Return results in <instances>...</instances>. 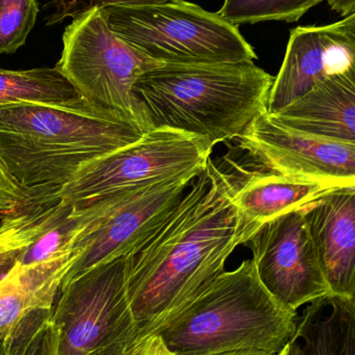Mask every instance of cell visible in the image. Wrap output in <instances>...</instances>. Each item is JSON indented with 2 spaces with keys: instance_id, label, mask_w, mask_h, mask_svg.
<instances>
[{
  "instance_id": "cell-1",
  "label": "cell",
  "mask_w": 355,
  "mask_h": 355,
  "mask_svg": "<svg viewBox=\"0 0 355 355\" xmlns=\"http://www.w3.org/2000/svg\"><path fill=\"white\" fill-rule=\"evenodd\" d=\"M233 177L210 158L164 225L126 257L139 339L177 318L225 272L234 250L260 229L240 214Z\"/></svg>"
},
{
  "instance_id": "cell-2",
  "label": "cell",
  "mask_w": 355,
  "mask_h": 355,
  "mask_svg": "<svg viewBox=\"0 0 355 355\" xmlns=\"http://www.w3.org/2000/svg\"><path fill=\"white\" fill-rule=\"evenodd\" d=\"M275 77L250 62L162 64L135 83L150 128L181 131L207 141L237 139L263 112Z\"/></svg>"
},
{
  "instance_id": "cell-3",
  "label": "cell",
  "mask_w": 355,
  "mask_h": 355,
  "mask_svg": "<svg viewBox=\"0 0 355 355\" xmlns=\"http://www.w3.org/2000/svg\"><path fill=\"white\" fill-rule=\"evenodd\" d=\"M146 132L125 116L92 105L0 106V157L26 188L62 187L83 166Z\"/></svg>"
},
{
  "instance_id": "cell-4",
  "label": "cell",
  "mask_w": 355,
  "mask_h": 355,
  "mask_svg": "<svg viewBox=\"0 0 355 355\" xmlns=\"http://www.w3.org/2000/svg\"><path fill=\"white\" fill-rule=\"evenodd\" d=\"M297 312L261 283L252 259L221 273L177 318L156 331L174 355L257 350L279 355L291 341Z\"/></svg>"
},
{
  "instance_id": "cell-5",
  "label": "cell",
  "mask_w": 355,
  "mask_h": 355,
  "mask_svg": "<svg viewBox=\"0 0 355 355\" xmlns=\"http://www.w3.org/2000/svg\"><path fill=\"white\" fill-rule=\"evenodd\" d=\"M123 41L164 64H214L257 60L239 26L185 0L102 8Z\"/></svg>"
},
{
  "instance_id": "cell-6",
  "label": "cell",
  "mask_w": 355,
  "mask_h": 355,
  "mask_svg": "<svg viewBox=\"0 0 355 355\" xmlns=\"http://www.w3.org/2000/svg\"><path fill=\"white\" fill-rule=\"evenodd\" d=\"M62 58L56 67L83 99L151 130L135 95L141 75L162 66L118 37L102 8L89 10L64 29Z\"/></svg>"
},
{
  "instance_id": "cell-7",
  "label": "cell",
  "mask_w": 355,
  "mask_h": 355,
  "mask_svg": "<svg viewBox=\"0 0 355 355\" xmlns=\"http://www.w3.org/2000/svg\"><path fill=\"white\" fill-rule=\"evenodd\" d=\"M212 149L207 141L181 131L151 129L139 141L83 166L55 194L62 202L85 208L153 184L196 179L206 168Z\"/></svg>"
},
{
  "instance_id": "cell-8",
  "label": "cell",
  "mask_w": 355,
  "mask_h": 355,
  "mask_svg": "<svg viewBox=\"0 0 355 355\" xmlns=\"http://www.w3.org/2000/svg\"><path fill=\"white\" fill-rule=\"evenodd\" d=\"M126 257L102 263L60 288L52 308L58 355L129 347L139 329L129 300Z\"/></svg>"
},
{
  "instance_id": "cell-9",
  "label": "cell",
  "mask_w": 355,
  "mask_h": 355,
  "mask_svg": "<svg viewBox=\"0 0 355 355\" xmlns=\"http://www.w3.org/2000/svg\"><path fill=\"white\" fill-rule=\"evenodd\" d=\"M193 180H170L99 200V214L75 242L77 258L62 287L97 265L139 250L168 220Z\"/></svg>"
},
{
  "instance_id": "cell-10",
  "label": "cell",
  "mask_w": 355,
  "mask_h": 355,
  "mask_svg": "<svg viewBox=\"0 0 355 355\" xmlns=\"http://www.w3.org/2000/svg\"><path fill=\"white\" fill-rule=\"evenodd\" d=\"M265 289L285 308L331 294L311 235L306 206L264 223L246 243Z\"/></svg>"
},
{
  "instance_id": "cell-11",
  "label": "cell",
  "mask_w": 355,
  "mask_h": 355,
  "mask_svg": "<svg viewBox=\"0 0 355 355\" xmlns=\"http://www.w3.org/2000/svg\"><path fill=\"white\" fill-rule=\"evenodd\" d=\"M260 170L284 176L355 187V145L314 137L279 124L266 112L237 137Z\"/></svg>"
},
{
  "instance_id": "cell-12",
  "label": "cell",
  "mask_w": 355,
  "mask_h": 355,
  "mask_svg": "<svg viewBox=\"0 0 355 355\" xmlns=\"http://www.w3.org/2000/svg\"><path fill=\"white\" fill-rule=\"evenodd\" d=\"M354 66L355 44L338 22L295 27L290 33L283 64L269 93L267 114H277L321 81Z\"/></svg>"
},
{
  "instance_id": "cell-13",
  "label": "cell",
  "mask_w": 355,
  "mask_h": 355,
  "mask_svg": "<svg viewBox=\"0 0 355 355\" xmlns=\"http://www.w3.org/2000/svg\"><path fill=\"white\" fill-rule=\"evenodd\" d=\"M311 235L331 294L355 297V187L306 205Z\"/></svg>"
},
{
  "instance_id": "cell-14",
  "label": "cell",
  "mask_w": 355,
  "mask_h": 355,
  "mask_svg": "<svg viewBox=\"0 0 355 355\" xmlns=\"http://www.w3.org/2000/svg\"><path fill=\"white\" fill-rule=\"evenodd\" d=\"M269 116L300 132L355 145V66Z\"/></svg>"
},
{
  "instance_id": "cell-15",
  "label": "cell",
  "mask_w": 355,
  "mask_h": 355,
  "mask_svg": "<svg viewBox=\"0 0 355 355\" xmlns=\"http://www.w3.org/2000/svg\"><path fill=\"white\" fill-rule=\"evenodd\" d=\"M76 257L75 252L31 266L15 265L0 281V335H8L29 313L53 308Z\"/></svg>"
},
{
  "instance_id": "cell-16",
  "label": "cell",
  "mask_w": 355,
  "mask_h": 355,
  "mask_svg": "<svg viewBox=\"0 0 355 355\" xmlns=\"http://www.w3.org/2000/svg\"><path fill=\"white\" fill-rule=\"evenodd\" d=\"M338 188L259 168L237 182L234 202L244 218L262 227Z\"/></svg>"
},
{
  "instance_id": "cell-17",
  "label": "cell",
  "mask_w": 355,
  "mask_h": 355,
  "mask_svg": "<svg viewBox=\"0 0 355 355\" xmlns=\"http://www.w3.org/2000/svg\"><path fill=\"white\" fill-rule=\"evenodd\" d=\"M295 355H355V304L329 294L302 311L291 339Z\"/></svg>"
},
{
  "instance_id": "cell-18",
  "label": "cell",
  "mask_w": 355,
  "mask_h": 355,
  "mask_svg": "<svg viewBox=\"0 0 355 355\" xmlns=\"http://www.w3.org/2000/svg\"><path fill=\"white\" fill-rule=\"evenodd\" d=\"M23 103L66 108L91 105L56 66L22 71L0 69V106Z\"/></svg>"
},
{
  "instance_id": "cell-19",
  "label": "cell",
  "mask_w": 355,
  "mask_h": 355,
  "mask_svg": "<svg viewBox=\"0 0 355 355\" xmlns=\"http://www.w3.org/2000/svg\"><path fill=\"white\" fill-rule=\"evenodd\" d=\"M101 208V202L85 208H77L60 200L54 202L48 211L43 231L35 241L20 250L16 264L31 266L75 252L73 248L77 238L99 214Z\"/></svg>"
},
{
  "instance_id": "cell-20",
  "label": "cell",
  "mask_w": 355,
  "mask_h": 355,
  "mask_svg": "<svg viewBox=\"0 0 355 355\" xmlns=\"http://www.w3.org/2000/svg\"><path fill=\"white\" fill-rule=\"evenodd\" d=\"M317 0H225L217 14L232 24H256L265 21L296 22Z\"/></svg>"
},
{
  "instance_id": "cell-21",
  "label": "cell",
  "mask_w": 355,
  "mask_h": 355,
  "mask_svg": "<svg viewBox=\"0 0 355 355\" xmlns=\"http://www.w3.org/2000/svg\"><path fill=\"white\" fill-rule=\"evenodd\" d=\"M3 355H58L52 309L29 313L8 334Z\"/></svg>"
},
{
  "instance_id": "cell-22",
  "label": "cell",
  "mask_w": 355,
  "mask_h": 355,
  "mask_svg": "<svg viewBox=\"0 0 355 355\" xmlns=\"http://www.w3.org/2000/svg\"><path fill=\"white\" fill-rule=\"evenodd\" d=\"M37 14V0H0V54L24 45Z\"/></svg>"
},
{
  "instance_id": "cell-23",
  "label": "cell",
  "mask_w": 355,
  "mask_h": 355,
  "mask_svg": "<svg viewBox=\"0 0 355 355\" xmlns=\"http://www.w3.org/2000/svg\"><path fill=\"white\" fill-rule=\"evenodd\" d=\"M41 232V223L31 215L3 217L0 223V254L26 248L37 239Z\"/></svg>"
},
{
  "instance_id": "cell-24",
  "label": "cell",
  "mask_w": 355,
  "mask_h": 355,
  "mask_svg": "<svg viewBox=\"0 0 355 355\" xmlns=\"http://www.w3.org/2000/svg\"><path fill=\"white\" fill-rule=\"evenodd\" d=\"M39 188L21 185L0 157V219L18 212L37 193Z\"/></svg>"
},
{
  "instance_id": "cell-25",
  "label": "cell",
  "mask_w": 355,
  "mask_h": 355,
  "mask_svg": "<svg viewBox=\"0 0 355 355\" xmlns=\"http://www.w3.org/2000/svg\"><path fill=\"white\" fill-rule=\"evenodd\" d=\"M166 1L168 0H56L55 12L50 17L48 24H56L66 18H77L95 8L119 6H144Z\"/></svg>"
},
{
  "instance_id": "cell-26",
  "label": "cell",
  "mask_w": 355,
  "mask_h": 355,
  "mask_svg": "<svg viewBox=\"0 0 355 355\" xmlns=\"http://www.w3.org/2000/svg\"><path fill=\"white\" fill-rule=\"evenodd\" d=\"M126 355H174L156 334L146 336L133 342L126 349Z\"/></svg>"
},
{
  "instance_id": "cell-27",
  "label": "cell",
  "mask_w": 355,
  "mask_h": 355,
  "mask_svg": "<svg viewBox=\"0 0 355 355\" xmlns=\"http://www.w3.org/2000/svg\"><path fill=\"white\" fill-rule=\"evenodd\" d=\"M20 250H12L0 254V281L14 268Z\"/></svg>"
},
{
  "instance_id": "cell-28",
  "label": "cell",
  "mask_w": 355,
  "mask_h": 355,
  "mask_svg": "<svg viewBox=\"0 0 355 355\" xmlns=\"http://www.w3.org/2000/svg\"><path fill=\"white\" fill-rule=\"evenodd\" d=\"M325 1H327L334 12H338L343 18L355 12V0H325Z\"/></svg>"
},
{
  "instance_id": "cell-29",
  "label": "cell",
  "mask_w": 355,
  "mask_h": 355,
  "mask_svg": "<svg viewBox=\"0 0 355 355\" xmlns=\"http://www.w3.org/2000/svg\"><path fill=\"white\" fill-rule=\"evenodd\" d=\"M338 24L344 35L355 44V12L342 20L338 21Z\"/></svg>"
},
{
  "instance_id": "cell-30",
  "label": "cell",
  "mask_w": 355,
  "mask_h": 355,
  "mask_svg": "<svg viewBox=\"0 0 355 355\" xmlns=\"http://www.w3.org/2000/svg\"><path fill=\"white\" fill-rule=\"evenodd\" d=\"M127 348L121 347V346H116V347H110L107 348V349L99 350V352H93V354L87 355H126Z\"/></svg>"
},
{
  "instance_id": "cell-31",
  "label": "cell",
  "mask_w": 355,
  "mask_h": 355,
  "mask_svg": "<svg viewBox=\"0 0 355 355\" xmlns=\"http://www.w3.org/2000/svg\"><path fill=\"white\" fill-rule=\"evenodd\" d=\"M213 355H273L266 352H257V350H233V352H221Z\"/></svg>"
},
{
  "instance_id": "cell-32",
  "label": "cell",
  "mask_w": 355,
  "mask_h": 355,
  "mask_svg": "<svg viewBox=\"0 0 355 355\" xmlns=\"http://www.w3.org/2000/svg\"><path fill=\"white\" fill-rule=\"evenodd\" d=\"M279 355H295L294 354V346L291 341L285 346V348L282 350L281 354Z\"/></svg>"
},
{
  "instance_id": "cell-33",
  "label": "cell",
  "mask_w": 355,
  "mask_h": 355,
  "mask_svg": "<svg viewBox=\"0 0 355 355\" xmlns=\"http://www.w3.org/2000/svg\"><path fill=\"white\" fill-rule=\"evenodd\" d=\"M6 337H8V335H0V355H3Z\"/></svg>"
},
{
  "instance_id": "cell-34",
  "label": "cell",
  "mask_w": 355,
  "mask_h": 355,
  "mask_svg": "<svg viewBox=\"0 0 355 355\" xmlns=\"http://www.w3.org/2000/svg\"><path fill=\"white\" fill-rule=\"evenodd\" d=\"M317 1H318L319 3H321V2L324 1V0H317Z\"/></svg>"
},
{
  "instance_id": "cell-35",
  "label": "cell",
  "mask_w": 355,
  "mask_h": 355,
  "mask_svg": "<svg viewBox=\"0 0 355 355\" xmlns=\"http://www.w3.org/2000/svg\"><path fill=\"white\" fill-rule=\"evenodd\" d=\"M354 304H355V300H354Z\"/></svg>"
},
{
  "instance_id": "cell-36",
  "label": "cell",
  "mask_w": 355,
  "mask_h": 355,
  "mask_svg": "<svg viewBox=\"0 0 355 355\" xmlns=\"http://www.w3.org/2000/svg\"><path fill=\"white\" fill-rule=\"evenodd\" d=\"M354 300H355V297L354 298Z\"/></svg>"
}]
</instances>
